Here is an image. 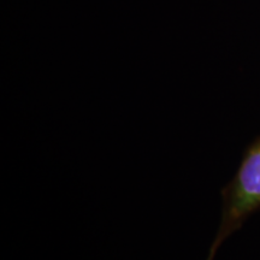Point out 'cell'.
I'll return each instance as SVG.
<instances>
[{"label": "cell", "mask_w": 260, "mask_h": 260, "mask_svg": "<svg viewBox=\"0 0 260 260\" xmlns=\"http://www.w3.org/2000/svg\"><path fill=\"white\" fill-rule=\"evenodd\" d=\"M260 206V140L247 152L239 169L235 180L225 193V211H224L222 229L211 249L210 259L220 241L235 229L240 222L252 211Z\"/></svg>", "instance_id": "cell-1"}]
</instances>
